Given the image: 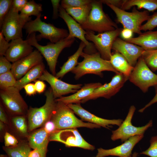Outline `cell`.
Returning a JSON list of instances; mask_svg holds the SVG:
<instances>
[{"mask_svg": "<svg viewBox=\"0 0 157 157\" xmlns=\"http://www.w3.org/2000/svg\"><path fill=\"white\" fill-rule=\"evenodd\" d=\"M90 4L65 9L67 13L81 25L86 20L91 9Z\"/></svg>", "mask_w": 157, "mask_h": 157, "instance_id": "f546056e", "label": "cell"}, {"mask_svg": "<svg viewBox=\"0 0 157 157\" xmlns=\"http://www.w3.org/2000/svg\"><path fill=\"white\" fill-rule=\"evenodd\" d=\"M149 147L140 154L150 157H157V135L151 137Z\"/></svg>", "mask_w": 157, "mask_h": 157, "instance_id": "8d00e7d4", "label": "cell"}, {"mask_svg": "<svg viewBox=\"0 0 157 157\" xmlns=\"http://www.w3.org/2000/svg\"><path fill=\"white\" fill-rule=\"evenodd\" d=\"M102 85L100 83L85 84L74 94L66 97L63 96L55 100L56 101L61 102L67 105L80 104L82 100L90 95L95 89Z\"/></svg>", "mask_w": 157, "mask_h": 157, "instance_id": "603a6c76", "label": "cell"}, {"mask_svg": "<svg viewBox=\"0 0 157 157\" xmlns=\"http://www.w3.org/2000/svg\"><path fill=\"white\" fill-rule=\"evenodd\" d=\"M31 19L30 17L19 14L11 7L0 28L1 31L8 42L22 38V29L25 24Z\"/></svg>", "mask_w": 157, "mask_h": 157, "instance_id": "9c48e42d", "label": "cell"}, {"mask_svg": "<svg viewBox=\"0 0 157 157\" xmlns=\"http://www.w3.org/2000/svg\"><path fill=\"white\" fill-rule=\"evenodd\" d=\"M43 127L49 135L57 130L54 123L51 120L47 122Z\"/></svg>", "mask_w": 157, "mask_h": 157, "instance_id": "bcb514c9", "label": "cell"}, {"mask_svg": "<svg viewBox=\"0 0 157 157\" xmlns=\"http://www.w3.org/2000/svg\"><path fill=\"white\" fill-rule=\"evenodd\" d=\"M3 138L5 146L6 147L16 146L19 141L16 137L8 132L6 133Z\"/></svg>", "mask_w": 157, "mask_h": 157, "instance_id": "f35d334b", "label": "cell"}, {"mask_svg": "<svg viewBox=\"0 0 157 157\" xmlns=\"http://www.w3.org/2000/svg\"><path fill=\"white\" fill-rule=\"evenodd\" d=\"M122 28H118L95 35L94 32L86 31L85 38L88 41L92 42L96 49L103 59L109 60L113 43L119 35Z\"/></svg>", "mask_w": 157, "mask_h": 157, "instance_id": "8fae6325", "label": "cell"}, {"mask_svg": "<svg viewBox=\"0 0 157 157\" xmlns=\"http://www.w3.org/2000/svg\"><path fill=\"white\" fill-rule=\"evenodd\" d=\"M111 64L118 72L129 77L134 67L120 53L115 51L112 53L109 60Z\"/></svg>", "mask_w": 157, "mask_h": 157, "instance_id": "4316f807", "label": "cell"}, {"mask_svg": "<svg viewBox=\"0 0 157 157\" xmlns=\"http://www.w3.org/2000/svg\"><path fill=\"white\" fill-rule=\"evenodd\" d=\"M9 129V127L8 125L0 121V137L2 138L4 137V135L7 132V130Z\"/></svg>", "mask_w": 157, "mask_h": 157, "instance_id": "816d5d0a", "label": "cell"}, {"mask_svg": "<svg viewBox=\"0 0 157 157\" xmlns=\"http://www.w3.org/2000/svg\"><path fill=\"white\" fill-rule=\"evenodd\" d=\"M28 1L27 0H13L11 7L15 11L20 12Z\"/></svg>", "mask_w": 157, "mask_h": 157, "instance_id": "b9f144b4", "label": "cell"}, {"mask_svg": "<svg viewBox=\"0 0 157 157\" xmlns=\"http://www.w3.org/2000/svg\"><path fill=\"white\" fill-rule=\"evenodd\" d=\"M67 105L83 121H87L101 127L108 128L110 125H116L119 126L123 121L120 119H108L97 117L83 108L80 104Z\"/></svg>", "mask_w": 157, "mask_h": 157, "instance_id": "ffe728a7", "label": "cell"}, {"mask_svg": "<svg viewBox=\"0 0 157 157\" xmlns=\"http://www.w3.org/2000/svg\"><path fill=\"white\" fill-rule=\"evenodd\" d=\"M10 125L9 128L17 138L27 139L30 133L28 131V122L26 115L10 117Z\"/></svg>", "mask_w": 157, "mask_h": 157, "instance_id": "d4e9b609", "label": "cell"}, {"mask_svg": "<svg viewBox=\"0 0 157 157\" xmlns=\"http://www.w3.org/2000/svg\"><path fill=\"white\" fill-rule=\"evenodd\" d=\"M10 43H9L4 38L2 33L0 32V55L4 56L9 48Z\"/></svg>", "mask_w": 157, "mask_h": 157, "instance_id": "60d3db41", "label": "cell"}, {"mask_svg": "<svg viewBox=\"0 0 157 157\" xmlns=\"http://www.w3.org/2000/svg\"><path fill=\"white\" fill-rule=\"evenodd\" d=\"M34 85L36 92L40 94L43 92L46 88V85L43 81L40 80L35 81Z\"/></svg>", "mask_w": 157, "mask_h": 157, "instance_id": "c3c4849f", "label": "cell"}, {"mask_svg": "<svg viewBox=\"0 0 157 157\" xmlns=\"http://www.w3.org/2000/svg\"><path fill=\"white\" fill-rule=\"evenodd\" d=\"M92 0H63L60 6L65 9L73 7H79L90 4Z\"/></svg>", "mask_w": 157, "mask_h": 157, "instance_id": "d590c367", "label": "cell"}, {"mask_svg": "<svg viewBox=\"0 0 157 157\" xmlns=\"http://www.w3.org/2000/svg\"><path fill=\"white\" fill-rule=\"evenodd\" d=\"M143 137L144 135L132 136L122 144L112 149H105L102 148H98L96 157H105L109 156L131 157L134 147Z\"/></svg>", "mask_w": 157, "mask_h": 157, "instance_id": "d6986e66", "label": "cell"}, {"mask_svg": "<svg viewBox=\"0 0 157 157\" xmlns=\"http://www.w3.org/2000/svg\"><path fill=\"white\" fill-rule=\"evenodd\" d=\"M136 6L139 9L143 8L149 12L157 9V0H125L121 9L125 10Z\"/></svg>", "mask_w": 157, "mask_h": 157, "instance_id": "4dcf8cb0", "label": "cell"}, {"mask_svg": "<svg viewBox=\"0 0 157 157\" xmlns=\"http://www.w3.org/2000/svg\"><path fill=\"white\" fill-rule=\"evenodd\" d=\"M19 91L15 86L0 90V103L9 117L27 115L29 108Z\"/></svg>", "mask_w": 157, "mask_h": 157, "instance_id": "52a82bcc", "label": "cell"}, {"mask_svg": "<svg viewBox=\"0 0 157 157\" xmlns=\"http://www.w3.org/2000/svg\"><path fill=\"white\" fill-rule=\"evenodd\" d=\"M138 153L136 152H134L132 154V156L131 157H137L138 156Z\"/></svg>", "mask_w": 157, "mask_h": 157, "instance_id": "db71d44e", "label": "cell"}, {"mask_svg": "<svg viewBox=\"0 0 157 157\" xmlns=\"http://www.w3.org/2000/svg\"><path fill=\"white\" fill-rule=\"evenodd\" d=\"M133 32L131 30L126 28H123L120 34L123 40H126L133 38Z\"/></svg>", "mask_w": 157, "mask_h": 157, "instance_id": "681fc988", "label": "cell"}, {"mask_svg": "<svg viewBox=\"0 0 157 157\" xmlns=\"http://www.w3.org/2000/svg\"><path fill=\"white\" fill-rule=\"evenodd\" d=\"M45 95L46 99L44 105L40 108L30 107L28 109L26 116L29 133L43 127L51 119L56 103L51 88L46 91Z\"/></svg>", "mask_w": 157, "mask_h": 157, "instance_id": "5b68a950", "label": "cell"}, {"mask_svg": "<svg viewBox=\"0 0 157 157\" xmlns=\"http://www.w3.org/2000/svg\"><path fill=\"white\" fill-rule=\"evenodd\" d=\"M56 102V107L51 120L54 123L57 130L81 127L90 129L100 128L96 124L85 122L79 119L67 105L61 102Z\"/></svg>", "mask_w": 157, "mask_h": 157, "instance_id": "277c9868", "label": "cell"}, {"mask_svg": "<svg viewBox=\"0 0 157 157\" xmlns=\"http://www.w3.org/2000/svg\"><path fill=\"white\" fill-rule=\"evenodd\" d=\"M12 0H0V28H1L4 21L12 6Z\"/></svg>", "mask_w": 157, "mask_h": 157, "instance_id": "e575fe53", "label": "cell"}, {"mask_svg": "<svg viewBox=\"0 0 157 157\" xmlns=\"http://www.w3.org/2000/svg\"><path fill=\"white\" fill-rule=\"evenodd\" d=\"M49 136V134L42 127L30 133L27 140L31 148L37 149L41 157H46Z\"/></svg>", "mask_w": 157, "mask_h": 157, "instance_id": "7402d4cb", "label": "cell"}, {"mask_svg": "<svg viewBox=\"0 0 157 157\" xmlns=\"http://www.w3.org/2000/svg\"><path fill=\"white\" fill-rule=\"evenodd\" d=\"M112 49L121 54L133 67L144 50L139 46L127 42L118 37L114 41Z\"/></svg>", "mask_w": 157, "mask_h": 157, "instance_id": "ac0fdd59", "label": "cell"}, {"mask_svg": "<svg viewBox=\"0 0 157 157\" xmlns=\"http://www.w3.org/2000/svg\"><path fill=\"white\" fill-rule=\"evenodd\" d=\"M43 56L37 49L12 64L11 71L18 80L28 71L36 65L43 62Z\"/></svg>", "mask_w": 157, "mask_h": 157, "instance_id": "e0dca14e", "label": "cell"}, {"mask_svg": "<svg viewBox=\"0 0 157 157\" xmlns=\"http://www.w3.org/2000/svg\"><path fill=\"white\" fill-rule=\"evenodd\" d=\"M41 17V15H40L25 24L23 29L25 30L27 36L33 33L38 32L40 34L36 36L38 41L44 38L49 40L51 43H55L68 36L69 33L67 30L57 28L52 24L43 22Z\"/></svg>", "mask_w": 157, "mask_h": 157, "instance_id": "8992f818", "label": "cell"}, {"mask_svg": "<svg viewBox=\"0 0 157 157\" xmlns=\"http://www.w3.org/2000/svg\"><path fill=\"white\" fill-rule=\"evenodd\" d=\"M0 157H8L7 155L1 154Z\"/></svg>", "mask_w": 157, "mask_h": 157, "instance_id": "11a10c76", "label": "cell"}, {"mask_svg": "<svg viewBox=\"0 0 157 157\" xmlns=\"http://www.w3.org/2000/svg\"><path fill=\"white\" fill-rule=\"evenodd\" d=\"M129 80L143 92L146 93L150 87L157 85V74L151 70L141 56L134 67Z\"/></svg>", "mask_w": 157, "mask_h": 157, "instance_id": "30bf717a", "label": "cell"}, {"mask_svg": "<svg viewBox=\"0 0 157 157\" xmlns=\"http://www.w3.org/2000/svg\"><path fill=\"white\" fill-rule=\"evenodd\" d=\"M155 89V95L153 98L144 107L138 110L140 113H143L147 108L157 102V85L154 86Z\"/></svg>", "mask_w": 157, "mask_h": 157, "instance_id": "f907efd6", "label": "cell"}, {"mask_svg": "<svg viewBox=\"0 0 157 157\" xmlns=\"http://www.w3.org/2000/svg\"><path fill=\"white\" fill-rule=\"evenodd\" d=\"M157 27V12L150 15L147 22L141 27V31H152Z\"/></svg>", "mask_w": 157, "mask_h": 157, "instance_id": "74e56055", "label": "cell"}, {"mask_svg": "<svg viewBox=\"0 0 157 157\" xmlns=\"http://www.w3.org/2000/svg\"><path fill=\"white\" fill-rule=\"evenodd\" d=\"M125 41L139 46L144 50L157 49V31H148Z\"/></svg>", "mask_w": 157, "mask_h": 157, "instance_id": "cb8c5ba5", "label": "cell"}, {"mask_svg": "<svg viewBox=\"0 0 157 157\" xmlns=\"http://www.w3.org/2000/svg\"><path fill=\"white\" fill-rule=\"evenodd\" d=\"M12 64L4 56H0V74L11 70Z\"/></svg>", "mask_w": 157, "mask_h": 157, "instance_id": "ab89813d", "label": "cell"}, {"mask_svg": "<svg viewBox=\"0 0 157 157\" xmlns=\"http://www.w3.org/2000/svg\"><path fill=\"white\" fill-rule=\"evenodd\" d=\"M17 80L10 71L0 74V88L4 89L15 86Z\"/></svg>", "mask_w": 157, "mask_h": 157, "instance_id": "836d02e7", "label": "cell"}, {"mask_svg": "<svg viewBox=\"0 0 157 157\" xmlns=\"http://www.w3.org/2000/svg\"><path fill=\"white\" fill-rule=\"evenodd\" d=\"M135 110L134 106H130L125 120L117 129L112 131L111 139L112 140L120 139L122 142H124L132 136L144 135L145 131L152 126V120H150L145 125L141 127H135L132 124L131 121Z\"/></svg>", "mask_w": 157, "mask_h": 157, "instance_id": "7c38bea8", "label": "cell"}, {"mask_svg": "<svg viewBox=\"0 0 157 157\" xmlns=\"http://www.w3.org/2000/svg\"><path fill=\"white\" fill-rule=\"evenodd\" d=\"M100 0H93L91 9L85 22L81 26L85 31L99 33L112 31L118 28L114 22L103 11Z\"/></svg>", "mask_w": 157, "mask_h": 157, "instance_id": "3957f363", "label": "cell"}, {"mask_svg": "<svg viewBox=\"0 0 157 157\" xmlns=\"http://www.w3.org/2000/svg\"><path fill=\"white\" fill-rule=\"evenodd\" d=\"M36 36L35 33H33L27 37L26 40L41 53L45 59L52 74L55 76L56 66L60 54L64 49L70 47L75 39L65 38L55 43L51 42L42 46L38 44Z\"/></svg>", "mask_w": 157, "mask_h": 157, "instance_id": "7a4b0ae2", "label": "cell"}, {"mask_svg": "<svg viewBox=\"0 0 157 157\" xmlns=\"http://www.w3.org/2000/svg\"><path fill=\"white\" fill-rule=\"evenodd\" d=\"M49 140L61 142L69 147H78L92 151L95 149L94 146L83 138L77 128L57 130L49 135Z\"/></svg>", "mask_w": 157, "mask_h": 157, "instance_id": "4fadbf2b", "label": "cell"}, {"mask_svg": "<svg viewBox=\"0 0 157 157\" xmlns=\"http://www.w3.org/2000/svg\"><path fill=\"white\" fill-rule=\"evenodd\" d=\"M59 12V16L65 22L69 29V35L66 38L70 39L76 38L80 40L86 45L84 49L85 53L91 54L96 52L94 44L89 42L86 39V31L81 25L69 15L60 5Z\"/></svg>", "mask_w": 157, "mask_h": 157, "instance_id": "5bb4252c", "label": "cell"}, {"mask_svg": "<svg viewBox=\"0 0 157 157\" xmlns=\"http://www.w3.org/2000/svg\"><path fill=\"white\" fill-rule=\"evenodd\" d=\"M42 11L41 4L37 3L33 0H31L28 1L20 11V14L28 17L33 15L37 17L41 15Z\"/></svg>", "mask_w": 157, "mask_h": 157, "instance_id": "1f68e13d", "label": "cell"}, {"mask_svg": "<svg viewBox=\"0 0 157 157\" xmlns=\"http://www.w3.org/2000/svg\"><path fill=\"white\" fill-rule=\"evenodd\" d=\"M31 149L27 140L25 139L19 140L18 144L16 146L3 147L8 157H28Z\"/></svg>", "mask_w": 157, "mask_h": 157, "instance_id": "f1b7e54d", "label": "cell"}, {"mask_svg": "<svg viewBox=\"0 0 157 157\" xmlns=\"http://www.w3.org/2000/svg\"><path fill=\"white\" fill-rule=\"evenodd\" d=\"M141 57L152 72L157 71V49L144 50Z\"/></svg>", "mask_w": 157, "mask_h": 157, "instance_id": "d6a6232c", "label": "cell"}, {"mask_svg": "<svg viewBox=\"0 0 157 157\" xmlns=\"http://www.w3.org/2000/svg\"><path fill=\"white\" fill-rule=\"evenodd\" d=\"M0 121L8 125L9 128L10 125V117L8 115L6 112L1 104H0Z\"/></svg>", "mask_w": 157, "mask_h": 157, "instance_id": "7bdbcfd3", "label": "cell"}, {"mask_svg": "<svg viewBox=\"0 0 157 157\" xmlns=\"http://www.w3.org/2000/svg\"><path fill=\"white\" fill-rule=\"evenodd\" d=\"M85 44L81 41L78 49L75 53L68 58L67 60L60 67V70L56 74L55 76L58 78H62L68 72L72 71L78 63V60L81 56L83 49L86 47Z\"/></svg>", "mask_w": 157, "mask_h": 157, "instance_id": "83f0119b", "label": "cell"}, {"mask_svg": "<svg viewBox=\"0 0 157 157\" xmlns=\"http://www.w3.org/2000/svg\"><path fill=\"white\" fill-rule=\"evenodd\" d=\"M4 56L10 62L13 63L23 58L31 53L33 47L26 40L19 38L13 40Z\"/></svg>", "mask_w": 157, "mask_h": 157, "instance_id": "44dd1931", "label": "cell"}, {"mask_svg": "<svg viewBox=\"0 0 157 157\" xmlns=\"http://www.w3.org/2000/svg\"><path fill=\"white\" fill-rule=\"evenodd\" d=\"M129 77L121 73L116 74L111 81L108 83L102 85L95 89L89 96L82 100L81 103H84L90 100L99 97L109 99L120 90Z\"/></svg>", "mask_w": 157, "mask_h": 157, "instance_id": "9a60e30c", "label": "cell"}, {"mask_svg": "<svg viewBox=\"0 0 157 157\" xmlns=\"http://www.w3.org/2000/svg\"><path fill=\"white\" fill-rule=\"evenodd\" d=\"M28 157H41V156L38 150L35 149L30 151Z\"/></svg>", "mask_w": 157, "mask_h": 157, "instance_id": "f5cc1de1", "label": "cell"}, {"mask_svg": "<svg viewBox=\"0 0 157 157\" xmlns=\"http://www.w3.org/2000/svg\"><path fill=\"white\" fill-rule=\"evenodd\" d=\"M60 1L59 0H51L53 8L52 18L53 19H56L59 16V10Z\"/></svg>", "mask_w": 157, "mask_h": 157, "instance_id": "ee69618b", "label": "cell"}, {"mask_svg": "<svg viewBox=\"0 0 157 157\" xmlns=\"http://www.w3.org/2000/svg\"><path fill=\"white\" fill-rule=\"evenodd\" d=\"M45 70L43 62L36 65L28 71L21 78L17 80L15 87L21 90L26 84L39 79Z\"/></svg>", "mask_w": 157, "mask_h": 157, "instance_id": "484cf974", "label": "cell"}, {"mask_svg": "<svg viewBox=\"0 0 157 157\" xmlns=\"http://www.w3.org/2000/svg\"><path fill=\"white\" fill-rule=\"evenodd\" d=\"M39 80L45 81L50 85L55 99L70 93H75L80 89L81 84H72L64 82L45 69Z\"/></svg>", "mask_w": 157, "mask_h": 157, "instance_id": "2e32d148", "label": "cell"}, {"mask_svg": "<svg viewBox=\"0 0 157 157\" xmlns=\"http://www.w3.org/2000/svg\"><path fill=\"white\" fill-rule=\"evenodd\" d=\"M115 14L117 21L122 25L123 28L131 30L133 33L141 34L142 24L147 21L150 16L149 11H139L134 8L131 12H128L110 4H107Z\"/></svg>", "mask_w": 157, "mask_h": 157, "instance_id": "ba28073f", "label": "cell"}, {"mask_svg": "<svg viewBox=\"0 0 157 157\" xmlns=\"http://www.w3.org/2000/svg\"><path fill=\"white\" fill-rule=\"evenodd\" d=\"M27 95L29 96L33 95L36 93L34 84L29 83L25 85L23 87Z\"/></svg>", "mask_w": 157, "mask_h": 157, "instance_id": "7dc6e473", "label": "cell"}, {"mask_svg": "<svg viewBox=\"0 0 157 157\" xmlns=\"http://www.w3.org/2000/svg\"><path fill=\"white\" fill-rule=\"evenodd\" d=\"M81 56L83 60L78 63L71 71L75 74V78L78 79L87 74H94L101 77L103 76L102 72L109 71L115 74L119 73L111 64L109 60L101 58L99 52L89 54L83 52Z\"/></svg>", "mask_w": 157, "mask_h": 157, "instance_id": "6da1fadb", "label": "cell"}, {"mask_svg": "<svg viewBox=\"0 0 157 157\" xmlns=\"http://www.w3.org/2000/svg\"><path fill=\"white\" fill-rule=\"evenodd\" d=\"M102 3L110 4L119 8H121L125 0H101Z\"/></svg>", "mask_w": 157, "mask_h": 157, "instance_id": "f6af8a7d", "label": "cell"}]
</instances>
